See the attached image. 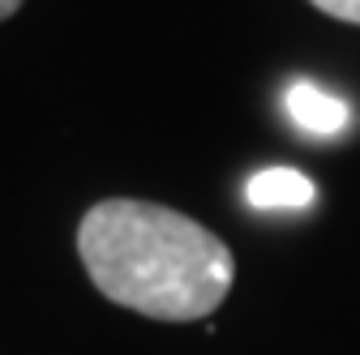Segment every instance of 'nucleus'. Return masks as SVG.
<instances>
[{
  "label": "nucleus",
  "instance_id": "1",
  "mask_svg": "<svg viewBox=\"0 0 360 355\" xmlns=\"http://www.w3.org/2000/svg\"><path fill=\"white\" fill-rule=\"evenodd\" d=\"M77 257L99 295L150 321H202L236 279L232 248L210 227L138 197L90 206L77 223Z\"/></svg>",
  "mask_w": 360,
  "mask_h": 355
},
{
  "label": "nucleus",
  "instance_id": "2",
  "mask_svg": "<svg viewBox=\"0 0 360 355\" xmlns=\"http://www.w3.org/2000/svg\"><path fill=\"white\" fill-rule=\"evenodd\" d=\"M288 116L304 133H313V138H335L347 124V103L335 99L330 91H322V86H313V81H296L288 91Z\"/></svg>",
  "mask_w": 360,
  "mask_h": 355
},
{
  "label": "nucleus",
  "instance_id": "3",
  "mask_svg": "<svg viewBox=\"0 0 360 355\" xmlns=\"http://www.w3.org/2000/svg\"><path fill=\"white\" fill-rule=\"evenodd\" d=\"M245 197L257 210H300L313 201V180L292 171V167H270V171H257L249 180Z\"/></svg>",
  "mask_w": 360,
  "mask_h": 355
},
{
  "label": "nucleus",
  "instance_id": "4",
  "mask_svg": "<svg viewBox=\"0 0 360 355\" xmlns=\"http://www.w3.org/2000/svg\"><path fill=\"white\" fill-rule=\"evenodd\" d=\"M318 13H326V18H335V22H352V26H360V0H309Z\"/></svg>",
  "mask_w": 360,
  "mask_h": 355
},
{
  "label": "nucleus",
  "instance_id": "5",
  "mask_svg": "<svg viewBox=\"0 0 360 355\" xmlns=\"http://www.w3.org/2000/svg\"><path fill=\"white\" fill-rule=\"evenodd\" d=\"M22 5H26V0H0V22H9Z\"/></svg>",
  "mask_w": 360,
  "mask_h": 355
}]
</instances>
